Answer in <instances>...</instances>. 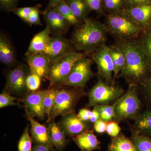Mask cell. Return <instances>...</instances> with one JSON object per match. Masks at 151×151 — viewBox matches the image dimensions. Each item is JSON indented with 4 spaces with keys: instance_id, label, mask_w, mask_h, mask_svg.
<instances>
[{
    "instance_id": "35",
    "label": "cell",
    "mask_w": 151,
    "mask_h": 151,
    "mask_svg": "<svg viewBox=\"0 0 151 151\" xmlns=\"http://www.w3.org/2000/svg\"><path fill=\"white\" fill-rule=\"evenodd\" d=\"M38 5L39 4H37L34 6L17 7L14 9L12 12L21 19L22 20L25 22L32 13L37 7Z\"/></svg>"
},
{
    "instance_id": "18",
    "label": "cell",
    "mask_w": 151,
    "mask_h": 151,
    "mask_svg": "<svg viewBox=\"0 0 151 151\" xmlns=\"http://www.w3.org/2000/svg\"><path fill=\"white\" fill-rule=\"evenodd\" d=\"M27 119L30 123L31 136L35 144L50 145L52 147L48 128L39 123L32 117L27 116Z\"/></svg>"
},
{
    "instance_id": "8",
    "label": "cell",
    "mask_w": 151,
    "mask_h": 151,
    "mask_svg": "<svg viewBox=\"0 0 151 151\" xmlns=\"http://www.w3.org/2000/svg\"><path fill=\"white\" fill-rule=\"evenodd\" d=\"M83 94L79 90L59 89L52 110L50 121L58 116L75 112L76 104Z\"/></svg>"
},
{
    "instance_id": "6",
    "label": "cell",
    "mask_w": 151,
    "mask_h": 151,
    "mask_svg": "<svg viewBox=\"0 0 151 151\" xmlns=\"http://www.w3.org/2000/svg\"><path fill=\"white\" fill-rule=\"evenodd\" d=\"M124 92L121 87L109 85L100 77L89 92L87 105L93 107L95 105H110L123 96Z\"/></svg>"
},
{
    "instance_id": "34",
    "label": "cell",
    "mask_w": 151,
    "mask_h": 151,
    "mask_svg": "<svg viewBox=\"0 0 151 151\" xmlns=\"http://www.w3.org/2000/svg\"><path fill=\"white\" fill-rule=\"evenodd\" d=\"M17 100L15 97L12 96L10 92L5 89L0 94V108L17 105L15 102Z\"/></svg>"
},
{
    "instance_id": "9",
    "label": "cell",
    "mask_w": 151,
    "mask_h": 151,
    "mask_svg": "<svg viewBox=\"0 0 151 151\" xmlns=\"http://www.w3.org/2000/svg\"><path fill=\"white\" fill-rule=\"evenodd\" d=\"M91 58L97 64L100 78L109 85H115L113 75L114 65L110 46L103 44L91 53Z\"/></svg>"
},
{
    "instance_id": "16",
    "label": "cell",
    "mask_w": 151,
    "mask_h": 151,
    "mask_svg": "<svg viewBox=\"0 0 151 151\" xmlns=\"http://www.w3.org/2000/svg\"><path fill=\"white\" fill-rule=\"evenodd\" d=\"M122 10L134 20L144 32L151 26V3Z\"/></svg>"
},
{
    "instance_id": "46",
    "label": "cell",
    "mask_w": 151,
    "mask_h": 151,
    "mask_svg": "<svg viewBox=\"0 0 151 151\" xmlns=\"http://www.w3.org/2000/svg\"><path fill=\"white\" fill-rule=\"evenodd\" d=\"M148 85V89L149 94L150 95L151 97V78L150 79V81H149Z\"/></svg>"
},
{
    "instance_id": "29",
    "label": "cell",
    "mask_w": 151,
    "mask_h": 151,
    "mask_svg": "<svg viewBox=\"0 0 151 151\" xmlns=\"http://www.w3.org/2000/svg\"><path fill=\"white\" fill-rule=\"evenodd\" d=\"M118 99L112 105H95L100 112V119L106 123L113 121L115 118V109Z\"/></svg>"
},
{
    "instance_id": "3",
    "label": "cell",
    "mask_w": 151,
    "mask_h": 151,
    "mask_svg": "<svg viewBox=\"0 0 151 151\" xmlns=\"http://www.w3.org/2000/svg\"><path fill=\"white\" fill-rule=\"evenodd\" d=\"M104 24L108 33L117 42L139 39L144 33L134 20L122 9L109 13Z\"/></svg>"
},
{
    "instance_id": "2",
    "label": "cell",
    "mask_w": 151,
    "mask_h": 151,
    "mask_svg": "<svg viewBox=\"0 0 151 151\" xmlns=\"http://www.w3.org/2000/svg\"><path fill=\"white\" fill-rule=\"evenodd\" d=\"M108 33L105 25L99 21L87 18L73 31L70 41L76 50L91 54L105 44Z\"/></svg>"
},
{
    "instance_id": "22",
    "label": "cell",
    "mask_w": 151,
    "mask_h": 151,
    "mask_svg": "<svg viewBox=\"0 0 151 151\" xmlns=\"http://www.w3.org/2000/svg\"><path fill=\"white\" fill-rule=\"evenodd\" d=\"M65 2L74 15L79 21L83 22L88 18L91 12L85 0H65Z\"/></svg>"
},
{
    "instance_id": "19",
    "label": "cell",
    "mask_w": 151,
    "mask_h": 151,
    "mask_svg": "<svg viewBox=\"0 0 151 151\" xmlns=\"http://www.w3.org/2000/svg\"><path fill=\"white\" fill-rule=\"evenodd\" d=\"M73 140L81 151H93L101 148L100 141L94 131L90 129L73 138Z\"/></svg>"
},
{
    "instance_id": "14",
    "label": "cell",
    "mask_w": 151,
    "mask_h": 151,
    "mask_svg": "<svg viewBox=\"0 0 151 151\" xmlns=\"http://www.w3.org/2000/svg\"><path fill=\"white\" fill-rule=\"evenodd\" d=\"M26 61L30 72L38 75L43 80H48L50 61L42 53H25Z\"/></svg>"
},
{
    "instance_id": "45",
    "label": "cell",
    "mask_w": 151,
    "mask_h": 151,
    "mask_svg": "<svg viewBox=\"0 0 151 151\" xmlns=\"http://www.w3.org/2000/svg\"><path fill=\"white\" fill-rule=\"evenodd\" d=\"M65 0H49L48 4L46 8H52L57 4Z\"/></svg>"
},
{
    "instance_id": "37",
    "label": "cell",
    "mask_w": 151,
    "mask_h": 151,
    "mask_svg": "<svg viewBox=\"0 0 151 151\" xmlns=\"http://www.w3.org/2000/svg\"><path fill=\"white\" fill-rule=\"evenodd\" d=\"M121 130L122 129L118 122L113 121L107 122L106 132L110 137H116L120 134Z\"/></svg>"
},
{
    "instance_id": "40",
    "label": "cell",
    "mask_w": 151,
    "mask_h": 151,
    "mask_svg": "<svg viewBox=\"0 0 151 151\" xmlns=\"http://www.w3.org/2000/svg\"><path fill=\"white\" fill-rule=\"evenodd\" d=\"M149 3H151V0H125L122 9Z\"/></svg>"
},
{
    "instance_id": "24",
    "label": "cell",
    "mask_w": 151,
    "mask_h": 151,
    "mask_svg": "<svg viewBox=\"0 0 151 151\" xmlns=\"http://www.w3.org/2000/svg\"><path fill=\"white\" fill-rule=\"evenodd\" d=\"M110 49L114 65L113 78V81L115 82L125 65L126 59L122 49L117 43L110 46Z\"/></svg>"
},
{
    "instance_id": "31",
    "label": "cell",
    "mask_w": 151,
    "mask_h": 151,
    "mask_svg": "<svg viewBox=\"0 0 151 151\" xmlns=\"http://www.w3.org/2000/svg\"><path fill=\"white\" fill-rule=\"evenodd\" d=\"M42 80V78L38 75L29 72L26 81L27 91L34 92L38 90L41 84Z\"/></svg>"
},
{
    "instance_id": "30",
    "label": "cell",
    "mask_w": 151,
    "mask_h": 151,
    "mask_svg": "<svg viewBox=\"0 0 151 151\" xmlns=\"http://www.w3.org/2000/svg\"><path fill=\"white\" fill-rule=\"evenodd\" d=\"M32 139L29 134V126L25 129L18 143V151H32Z\"/></svg>"
},
{
    "instance_id": "33",
    "label": "cell",
    "mask_w": 151,
    "mask_h": 151,
    "mask_svg": "<svg viewBox=\"0 0 151 151\" xmlns=\"http://www.w3.org/2000/svg\"><path fill=\"white\" fill-rule=\"evenodd\" d=\"M143 34L142 37L140 38L142 47L151 64V32Z\"/></svg>"
},
{
    "instance_id": "20",
    "label": "cell",
    "mask_w": 151,
    "mask_h": 151,
    "mask_svg": "<svg viewBox=\"0 0 151 151\" xmlns=\"http://www.w3.org/2000/svg\"><path fill=\"white\" fill-rule=\"evenodd\" d=\"M48 129L53 150L55 149L58 151H64L68 143L65 132L54 120L50 121Z\"/></svg>"
},
{
    "instance_id": "36",
    "label": "cell",
    "mask_w": 151,
    "mask_h": 151,
    "mask_svg": "<svg viewBox=\"0 0 151 151\" xmlns=\"http://www.w3.org/2000/svg\"><path fill=\"white\" fill-rule=\"evenodd\" d=\"M41 7V5L39 4L37 7L32 13L25 22L30 25L42 26L39 15L40 13V9Z\"/></svg>"
},
{
    "instance_id": "4",
    "label": "cell",
    "mask_w": 151,
    "mask_h": 151,
    "mask_svg": "<svg viewBox=\"0 0 151 151\" xmlns=\"http://www.w3.org/2000/svg\"><path fill=\"white\" fill-rule=\"evenodd\" d=\"M137 86L130 84L125 94L118 99L115 111L114 120L117 122L127 119H136L141 108L137 94Z\"/></svg>"
},
{
    "instance_id": "1",
    "label": "cell",
    "mask_w": 151,
    "mask_h": 151,
    "mask_svg": "<svg viewBox=\"0 0 151 151\" xmlns=\"http://www.w3.org/2000/svg\"><path fill=\"white\" fill-rule=\"evenodd\" d=\"M116 43L122 49L126 59L125 65L118 76L125 79L129 85H145L150 63L140 39Z\"/></svg>"
},
{
    "instance_id": "27",
    "label": "cell",
    "mask_w": 151,
    "mask_h": 151,
    "mask_svg": "<svg viewBox=\"0 0 151 151\" xmlns=\"http://www.w3.org/2000/svg\"><path fill=\"white\" fill-rule=\"evenodd\" d=\"M52 8L60 14L68 22L71 26L77 27L82 23L76 17L65 1H62L57 4Z\"/></svg>"
},
{
    "instance_id": "17",
    "label": "cell",
    "mask_w": 151,
    "mask_h": 151,
    "mask_svg": "<svg viewBox=\"0 0 151 151\" xmlns=\"http://www.w3.org/2000/svg\"><path fill=\"white\" fill-rule=\"evenodd\" d=\"M0 61L8 67L13 66L17 62L16 53L12 43L2 32L0 34Z\"/></svg>"
},
{
    "instance_id": "42",
    "label": "cell",
    "mask_w": 151,
    "mask_h": 151,
    "mask_svg": "<svg viewBox=\"0 0 151 151\" xmlns=\"http://www.w3.org/2000/svg\"><path fill=\"white\" fill-rule=\"evenodd\" d=\"M91 114L92 111L86 108H83L80 110L78 114H77V116L81 121L87 122H89Z\"/></svg>"
},
{
    "instance_id": "10",
    "label": "cell",
    "mask_w": 151,
    "mask_h": 151,
    "mask_svg": "<svg viewBox=\"0 0 151 151\" xmlns=\"http://www.w3.org/2000/svg\"><path fill=\"white\" fill-rule=\"evenodd\" d=\"M49 89L30 92L23 99V104L27 116L37 117L43 120L45 113L44 100Z\"/></svg>"
},
{
    "instance_id": "28",
    "label": "cell",
    "mask_w": 151,
    "mask_h": 151,
    "mask_svg": "<svg viewBox=\"0 0 151 151\" xmlns=\"http://www.w3.org/2000/svg\"><path fill=\"white\" fill-rule=\"evenodd\" d=\"M48 93L47 94L44 100L45 113L47 116V122L50 121V114L52 110L54 105L55 99L59 89L54 86H51L48 88Z\"/></svg>"
},
{
    "instance_id": "38",
    "label": "cell",
    "mask_w": 151,
    "mask_h": 151,
    "mask_svg": "<svg viewBox=\"0 0 151 151\" xmlns=\"http://www.w3.org/2000/svg\"><path fill=\"white\" fill-rule=\"evenodd\" d=\"M20 0H0V9L6 12H12L17 7Z\"/></svg>"
},
{
    "instance_id": "7",
    "label": "cell",
    "mask_w": 151,
    "mask_h": 151,
    "mask_svg": "<svg viewBox=\"0 0 151 151\" xmlns=\"http://www.w3.org/2000/svg\"><path fill=\"white\" fill-rule=\"evenodd\" d=\"M86 55L78 59L73 64L70 73L60 86L83 88L94 76L91 69L93 63L92 58Z\"/></svg>"
},
{
    "instance_id": "26",
    "label": "cell",
    "mask_w": 151,
    "mask_h": 151,
    "mask_svg": "<svg viewBox=\"0 0 151 151\" xmlns=\"http://www.w3.org/2000/svg\"><path fill=\"white\" fill-rule=\"evenodd\" d=\"M132 136L130 140L134 144L137 151H151V139L142 134L135 129L131 130Z\"/></svg>"
},
{
    "instance_id": "39",
    "label": "cell",
    "mask_w": 151,
    "mask_h": 151,
    "mask_svg": "<svg viewBox=\"0 0 151 151\" xmlns=\"http://www.w3.org/2000/svg\"><path fill=\"white\" fill-rule=\"evenodd\" d=\"M91 11H94L99 15L104 14L102 0H85Z\"/></svg>"
},
{
    "instance_id": "23",
    "label": "cell",
    "mask_w": 151,
    "mask_h": 151,
    "mask_svg": "<svg viewBox=\"0 0 151 151\" xmlns=\"http://www.w3.org/2000/svg\"><path fill=\"white\" fill-rule=\"evenodd\" d=\"M106 151H137L130 139L123 133L116 137L112 138Z\"/></svg>"
},
{
    "instance_id": "21",
    "label": "cell",
    "mask_w": 151,
    "mask_h": 151,
    "mask_svg": "<svg viewBox=\"0 0 151 151\" xmlns=\"http://www.w3.org/2000/svg\"><path fill=\"white\" fill-rule=\"evenodd\" d=\"M51 32L47 27L36 34L32 38L27 52L42 53L48 45L51 37Z\"/></svg>"
},
{
    "instance_id": "43",
    "label": "cell",
    "mask_w": 151,
    "mask_h": 151,
    "mask_svg": "<svg viewBox=\"0 0 151 151\" xmlns=\"http://www.w3.org/2000/svg\"><path fill=\"white\" fill-rule=\"evenodd\" d=\"M93 109L92 111L91 117L89 119V122L94 124L95 122H97L100 119V112L98 110L96 105L93 106Z\"/></svg>"
},
{
    "instance_id": "44",
    "label": "cell",
    "mask_w": 151,
    "mask_h": 151,
    "mask_svg": "<svg viewBox=\"0 0 151 151\" xmlns=\"http://www.w3.org/2000/svg\"><path fill=\"white\" fill-rule=\"evenodd\" d=\"M32 151H53L52 146L35 144L32 148Z\"/></svg>"
},
{
    "instance_id": "32",
    "label": "cell",
    "mask_w": 151,
    "mask_h": 151,
    "mask_svg": "<svg viewBox=\"0 0 151 151\" xmlns=\"http://www.w3.org/2000/svg\"><path fill=\"white\" fill-rule=\"evenodd\" d=\"M125 0H102L103 9L109 13L122 10Z\"/></svg>"
},
{
    "instance_id": "11",
    "label": "cell",
    "mask_w": 151,
    "mask_h": 151,
    "mask_svg": "<svg viewBox=\"0 0 151 151\" xmlns=\"http://www.w3.org/2000/svg\"><path fill=\"white\" fill-rule=\"evenodd\" d=\"M29 72L22 64L9 70L6 76L5 89L10 93L17 94H23L27 91L26 81Z\"/></svg>"
},
{
    "instance_id": "13",
    "label": "cell",
    "mask_w": 151,
    "mask_h": 151,
    "mask_svg": "<svg viewBox=\"0 0 151 151\" xmlns=\"http://www.w3.org/2000/svg\"><path fill=\"white\" fill-rule=\"evenodd\" d=\"M40 14L51 34L54 35H63L67 33L71 25L59 13L53 8H46Z\"/></svg>"
},
{
    "instance_id": "41",
    "label": "cell",
    "mask_w": 151,
    "mask_h": 151,
    "mask_svg": "<svg viewBox=\"0 0 151 151\" xmlns=\"http://www.w3.org/2000/svg\"><path fill=\"white\" fill-rule=\"evenodd\" d=\"M107 123L101 119L97 121L94 124V129L98 134H102L106 132Z\"/></svg>"
},
{
    "instance_id": "15",
    "label": "cell",
    "mask_w": 151,
    "mask_h": 151,
    "mask_svg": "<svg viewBox=\"0 0 151 151\" xmlns=\"http://www.w3.org/2000/svg\"><path fill=\"white\" fill-rule=\"evenodd\" d=\"M58 125L66 136L73 138L89 129L87 122L81 121L75 112L62 116Z\"/></svg>"
},
{
    "instance_id": "25",
    "label": "cell",
    "mask_w": 151,
    "mask_h": 151,
    "mask_svg": "<svg viewBox=\"0 0 151 151\" xmlns=\"http://www.w3.org/2000/svg\"><path fill=\"white\" fill-rule=\"evenodd\" d=\"M135 129L142 134L151 136V111H146L136 119Z\"/></svg>"
},
{
    "instance_id": "5",
    "label": "cell",
    "mask_w": 151,
    "mask_h": 151,
    "mask_svg": "<svg viewBox=\"0 0 151 151\" xmlns=\"http://www.w3.org/2000/svg\"><path fill=\"white\" fill-rule=\"evenodd\" d=\"M85 55L84 53L74 51L50 62L48 76L50 87L60 85L70 73L74 63Z\"/></svg>"
},
{
    "instance_id": "12",
    "label": "cell",
    "mask_w": 151,
    "mask_h": 151,
    "mask_svg": "<svg viewBox=\"0 0 151 151\" xmlns=\"http://www.w3.org/2000/svg\"><path fill=\"white\" fill-rule=\"evenodd\" d=\"M75 50L70 40L63 35H59L51 37L48 45L42 53L48 58L51 62Z\"/></svg>"
}]
</instances>
